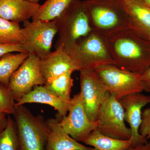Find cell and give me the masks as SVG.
Here are the masks:
<instances>
[{"mask_svg":"<svg viewBox=\"0 0 150 150\" xmlns=\"http://www.w3.org/2000/svg\"><path fill=\"white\" fill-rule=\"evenodd\" d=\"M114 65L142 75L150 67V40L128 28L107 38Z\"/></svg>","mask_w":150,"mask_h":150,"instance_id":"cell-1","label":"cell"},{"mask_svg":"<svg viewBox=\"0 0 150 150\" xmlns=\"http://www.w3.org/2000/svg\"><path fill=\"white\" fill-rule=\"evenodd\" d=\"M84 6L93 30L106 38L129 28L122 0H85Z\"/></svg>","mask_w":150,"mask_h":150,"instance_id":"cell-2","label":"cell"},{"mask_svg":"<svg viewBox=\"0 0 150 150\" xmlns=\"http://www.w3.org/2000/svg\"><path fill=\"white\" fill-rule=\"evenodd\" d=\"M56 19L59 28V38L56 46L64 44L66 53L80 38L86 37L93 31L83 1L80 0H74Z\"/></svg>","mask_w":150,"mask_h":150,"instance_id":"cell-3","label":"cell"},{"mask_svg":"<svg viewBox=\"0 0 150 150\" xmlns=\"http://www.w3.org/2000/svg\"><path fill=\"white\" fill-rule=\"evenodd\" d=\"M67 53L72 57L79 71L94 70L105 65H114L107 38L93 30L78 41Z\"/></svg>","mask_w":150,"mask_h":150,"instance_id":"cell-4","label":"cell"},{"mask_svg":"<svg viewBox=\"0 0 150 150\" xmlns=\"http://www.w3.org/2000/svg\"><path fill=\"white\" fill-rule=\"evenodd\" d=\"M13 115L20 150H46L49 129L43 116L33 115L24 105H16Z\"/></svg>","mask_w":150,"mask_h":150,"instance_id":"cell-5","label":"cell"},{"mask_svg":"<svg viewBox=\"0 0 150 150\" xmlns=\"http://www.w3.org/2000/svg\"><path fill=\"white\" fill-rule=\"evenodd\" d=\"M23 23L22 45L29 54L44 59L51 53L53 40L59 31L56 19L50 21L28 20Z\"/></svg>","mask_w":150,"mask_h":150,"instance_id":"cell-6","label":"cell"},{"mask_svg":"<svg viewBox=\"0 0 150 150\" xmlns=\"http://www.w3.org/2000/svg\"><path fill=\"white\" fill-rule=\"evenodd\" d=\"M94 70L106 86L108 92L117 100L144 91L141 75L123 69L114 64L105 65Z\"/></svg>","mask_w":150,"mask_h":150,"instance_id":"cell-7","label":"cell"},{"mask_svg":"<svg viewBox=\"0 0 150 150\" xmlns=\"http://www.w3.org/2000/svg\"><path fill=\"white\" fill-rule=\"evenodd\" d=\"M98 122L96 129L103 135L117 139L131 140L132 132L125 123L123 106L109 92L100 108Z\"/></svg>","mask_w":150,"mask_h":150,"instance_id":"cell-8","label":"cell"},{"mask_svg":"<svg viewBox=\"0 0 150 150\" xmlns=\"http://www.w3.org/2000/svg\"><path fill=\"white\" fill-rule=\"evenodd\" d=\"M80 72V92L84 108L90 120L96 122L108 90L94 70H83Z\"/></svg>","mask_w":150,"mask_h":150,"instance_id":"cell-9","label":"cell"},{"mask_svg":"<svg viewBox=\"0 0 150 150\" xmlns=\"http://www.w3.org/2000/svg\"><path fill=\"white\" fill-rule=\"evenodd\" d=\"M46 83L40 67V59L29 54L12 75L8 87L17 101L35 86L44 85Z\"/></svg>","mask_w":150,"mask_h":150,"instance_id":"cell-10","label":"cell"},{"mask_svg":"<svg viewBox=\"0 0 150 150\" xmlns=\"http://www.w3.org/2000/svg\"><path fill=\"white\" fill-rule=\"evenodd\" d=\"M68 112V115L64 116L60 121V125L74 139L83 142L92 131L97 129L98 122H92L88 117L81 92L71 98Z\"/></svg>","mask_w":150,"mask_h":150,"instance_id":"cell-11","label":"cell"},{"mask_svg":"<svg viewBox=\"0 0 150 150\" xmlns=\"http://www.w3.org/2000/svg\"><path fill=\"white\" fill-rule=\"evenodd\" d=\"M124 110L125 121L129 124L132 132L131 146L145 144L148 139L139 133L142 121V109L150 103V96L141 93L124 97L119 100Z\"/></svg>","mask_w":150,"mask_h":150,"instance_id":"cell-12","label":"cell"},{"mask_svg":"<svg viewBox=\"0 0 150 150\" xmlns=\"http://www.w3.org/2000/svg\"><path fill=\"white\" fill-rule=\"evenodd\" d=\"M40 67L46 83L66 73L79 71L72 57L64 50L63 44L56 46L55 51L40 59Z\"/></svg>","mask_w":150,"mask_h":150,"instance_id":"cell-13","label":"cell"},{"mask_svg":"<svg viewBox=\"0 0 150 150\" xmlns=\"http://www.w3.org/2000/svg\"><path fill=\"white\" fill-rule=\"evenodd\" d=\"M129 17V28L150 40V7L142 0H122Z\"/></svg>","mask_w":150,"mask_h":150,"instance_id":"cell-14","label":"cell"},{"mask_svg":"<svg viewBox=\"0 0 150 150\" xmlns=\"http://www.w3.org/2000/svg\"><path fill=\"white\" fill-rule=\"evenodd\" d=\"M49 129L46 150H91L74 139L60 124V121L51 118L46 121Z\"/></svg>","mask_w":150,"mask_h":150,"instance_id":"cell-15","label":"cell"},{"mask_svg":"<svg viewBox=\"0 0 150 150\" xmlns=\"http://www.w3.org/2000/svg\"><path fill=\"white\" fill-rule=\"evenodd\" d=\"M41 5L27 0H0V17L19 23L32 18Z\"/></svg>","mask_w":150,"mask_h":150,"instance_id":"cell-16","label":"cell"},{"mask_svg":"<svg viewBox=\"0 0 150 150\" xmlns=\"http://www.w3.org/2000/svg\"><path fill=\"white\" fill-rule=\"evenodd\" d=\"M31 103L50 105L57 110L58 114L62 118L67 115L69 105L54 95L48 90L45 85L35 86L31 91L16 101V105H23L25 103Z\"/></svg>","mask_w":150,"mask_h":150,"instance_id":"cell-17","label":"cell"},{"mask_svg":"<svg viewBox=\"0 0 150 150\" xmlns=\"http://www.w3.org/2000/svg\"><path fill=\"white\" fill-rule=\"evenodd\" d=\"M83 143L94 150H125L131 146V140H120L107 137L97 129L92 131Z\"/></svg>","mask_w":150,"mask_h":150,"instance_id":"cell-18","label":"cell"},{"mask_svg":"<svg viewBox=\"0 0 150 150\" xmlns=\"http://www.w3.org/2000/svg\"><path fill=\"white\" fill-rule=\"evenodd\" d=\"M74 0H46L32 18L33 21H50L59 17Z\"/></svg>","mask_w":150,"mask_h":150,"instance_id":"cell-19","label":"cell"},{"mask_svg":"<svg viewBox=\"0 0 150 150\" xmlns=\"http://www.w3.org/2000/svg\"><path fill=\"white\" fill-rule=\"evenodd\" d=\"M28 52L10 53L0 59V82L8 86L12 75L24 62Z\"/></svg>","mask_w":150,"mask_h":150,"instance_id":"cell-20","label":"cell"},{"mask_svg":"<svg viewBox=\"0 0 150 150\" xmlns=\"http://www.w3.org/2000/svg\"><path fill=\"white\" fill-rule=\"evenodd\" d=\"M72 73L71 72L66 73L46 82L45 85L54 95L69 103L71 98V92L74 85V80L71 76Z\"/></svg>","mask_w":150,"mask_h":150,"instance_id":"cell-21","label":"cell"},{"mask_svg":"<svg viewBox=\"0 0 150 150\" xmlns=\"http://www.w3.org/2000/svg\"><path fill=\"white\" fill-rule=\"evenodd\" d=\"M21 28L19 23L0 17V44H22Z\"/></svg>","mask_w":150,"mask_h":150,"instance_id":"cell-22","label":"cell"},{"mask_svg":"<svg viewBox=\"0 0 150 150\" xmlns=\"http://www.w3.org/2000/svg\"><path fill=\"white\" fill-rule=\"evenodd\" d=\"M8 122L0 133V150H20L18 134L15 121L8 115Z\"/></svg>","mask_w":150,"mask_h":150,"instance_id":"cell-23","label":"cell"},{"mask_svg":"<svg viewBox=\"0 0 150 150\" xmlns=\"http://www.w3.org/2000/svg\"><path fill=\"white\" fill-rule=\"evenodd\" d=\"M15 106V100L8 87L0 82V111L13 115Z\"/></svg>","mask_w":150,"mask_h":150,"instance_id":"cell-24","label":"cell"},{"mask_svg":"<svg viewBox=\"0 0 150 150\" xmlns=\"http://www.w3.org/2000/svg\"><path fill=\"white\" fill-rule=\"evenodd\" d=\"M139 133L147 139L150 138V108H146L142 112V121Z\"/></svg>","mask_w":150,"mask_h":150,"instance_id":"cell-25","label":"cell"},{"mask_svg":"<svg viewBox=\"0 0 150 150\" xmlns=\"http://www.w3.org/2000/svg\"><path fill=\"white\" fill-rule=\"evenodd\" d=\"M28 52L22 44L4 45L0 44V59L6 54L10 53Z\"/></svg>","mask_w":150,"mask_h":150,"instance_id":"cell-26","label":"cell"},{"mask_svg":"<svg viewBox=\"0 0 150 150\" xmlns=\"http://www.w3.org/2000/svg\"><path fill=\"white\" fill-rule=\"evenodd\" d=\"M144 91L150 93V67L141 76Z\"/></svg>","mask_w":150,"mask_h":150,"instance_id":"cell-27","label":"cell"},{"mask_svg":"<svg viewBox=\"0 0 150 150\" xmlns=\"http://www.w3.org/2000/svg\"><path fill=\"white\" fill-rule=\"evenodd\" d=\"M8 122V114L0 111V133L6 127Z\"/></svg>","mask_w":150,"mask_h":150,"instance_id":"cell-28","label":"cell"},{"mask_svg":"<svg viewBox=\"0 0 150 150\" xmlns=\"http://www.w3.org/2000/svg\"><path fill=\"white\" fill-rule=\"evenodd\" d=\"M125 150H150V142L138 145L136 146H130Z\"/></svg>","mask_w":150,"mask_h":150,"instance_id":"cell-29","label":"cell"},{"mask_svg":"<svg viewBox=\"0 0 150 150\" xmlns=\"http://www.w3.org/2000/svg\"><path fill=\"white\" fill-rule=\"evenodd\" d=\"M150 7V0H142Z\"/></svg>","mask_w":150,"mask_h":150,"instance_id":"cell-30","label":"cell"},{"mask_svg":"<svg viewBox=\"0 0 150 150\" xmlns=\"http://www.w3.org/2000/svg\"><path fill=\"white\" fill-rule=\"evenodd\" d=\"M27 1L32 2L38 3V2L40 1V0H27Z\"/></svg>","mask_w":150,"mask_h":150,"instance_id":"cell-31","label":"cell"},{"mask_svg":"<svg viewBox=\"0 0 150 150\" xmlns=\"http://www.w3.org/2000/svg\"><path fill=\"white\" fill-rule=\"evenodd\" d=\"M91 150H94V149Z\"/></svg>","mask_w":150,"mask_h":150,"instance_id":"cell-32","label":"cell"}]
</instances>
